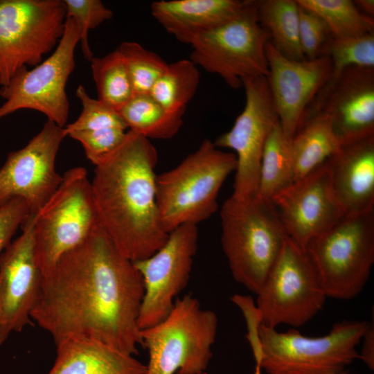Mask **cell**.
<instances>
[{"label":"cell","mask_w":374,"mask_h":374,"mask_svg":"<svg viewBox=\"0 0 374 374\" xmlns=\"http://www.w3.org/2000/svg\"><path fill=\"white\" fill-rule=\"evenodd\" d=\"M143 296L140 272L99 225L42 275L30 317L55 342L82 337L133 356Z\"/></svg>","instance_id":"obj_1"},{"label":"cell","mask_w":374,"mask_h":374,"mask_svg":"<svg viewBox=\"0 0 374 374\" xmlns=\"http://www.w3.org/2000/svg\"><path fill=\"white\" fill-rule=\"evenodd\" d=\"M157 161L150 139L127 130L120 146L96 166L91 181L100 225L132 262L154 253L169 236L157 202Z\"/></svg>","instance_id":"obj_2"},{"label":"cell","mask_w":374,"mask_h":374,"mask_svg":"<svg viewBox=\"0 0 374 374\" xmlns=\"http://www.w3.org/2000/svg\"><path fill=\"white\" fill-rule=\"evenodd\" d=\"M221 244L235 281L256 294L287 235L271 201L231 196L220 211Z\"/></svg>","instance_id":"obj_3"},{"label":"cell","mask_w":374,"mask_h":374,"mask_svg":"<svg viewBox=\"0 0 374 374\" xmlns=\"http://www.w3.org/2000/svg\"><path fill=\"white\" fill-rule=\"evenodd\" d=\"M235 168L234 153L204 140L177 166L157 175V206L166 232L211 217L218 208L219 191Z\"/></svg>","instance_id":"obj_4"},{"label":"cell","mask_w":374,"mask_h":374,"mask_svg":"<svg viewBox=\"0 0 374 374\" xmlns=\"http://www.w3.org/2000/svg\"><path fill=\"white\" fill-rule=\"evenodd\" d=\"M216 314L201 307L191 294L177 298L169 314L141 330V346L149 355L146 374H199L213 356L217 330Z\"/></svg>","instance_id":"obj_5"},{"label":"cell","mask_w":374,"mask_h":374,"mask_svg":"<svg viewBox=\"0 0 374 374\" xmlns=\"http://www.w3.org/2000/svg\"><path fill=\"white\" fill-rule=\"evenodd\" d=\"M366 321H341L321 337L303 335L296 329L280 332L258 328L262 369L267 374H332L342 372L359 358L357 346L370 326Z\"/></svg>","instance_id":"obj_6"},{"label":"cell","mask_w":374,"mask_h":374,"mask_svg":"<svg viewBox=\"0 0 374 374\" xmlns=\"http://www.w3.org/2000/svg\"><path fill=\"white\" fill-rule=\"evenodd\" d=\"M326 295L349 300L363 290L374 262V210L345 215L305 249Z\"/></svg>","instance_id":"obj_7"},{"label":"cell","mask_w":374,"mask_h":374,"mask_svg":"<svg viewBox=\"0 0 374 374\" xmlns=\"http://www.w3.org/2000/svg\"><path fill=\"white\" fill-rule=\"evenodd\" d=\"M99 225L87 170L80 166L68 170L55 193L35 215V255L42 275Z\"/></svg>","instance_id":"obj_8"},{"label":"cell","mask_w":374,"mask_h":374,"mask_svg":"<svg viewBox=\"0 0 374 374\" xmlns=\"http://www.w3.org/2000/svg\"><path fill=\"white\" fill-rule=\"evenodd\" d=\"M270 40L259 22L255 1L246 0L235 17L193 42L190 60L238 89L244 78L267 76L266 46Z\"/></svg>","instance_id":"obj_9"},{"label":"cell","mask_w":374,"mask_h":374,"mask_svg":"<svg viewBox=\"0 0 374 374\" xmlns=\"http://www.w3.org/2000/svg\"><path fill=\"white\" fill-rule=\"evenodd\" d=\"M256 295L260 324L270 328L304 325L327 298L305 250L288 236Z\"/></svg>","instance_id":"obj_10"},{"label":"cell","mask_w":374,"mask_h":374,"mask_svg":"<svg viewBox=\"0 0 374 374\" xmlns=\"http://www.w3.org/2000/svg\"><path fill=\"white\" fill-rule=\"evenodd\" d=\"M66 19L64 0H0V82L54 51Z\"/></svg>","instance_id":"obj_11"},{"label":"cell","mask_w":374,"mask_h":374,"mask_svg":"<svg viewBox=\"0 0 374 374\" xmlns=\"http://www.w3.org/2000/svg\"><path fill=\"white\" fill-rule=\"evenodd\" d=\"M78 43L77 25L66 18L64 33L51 55L30 70L21 68L7 85L1 87L0 96L6 102L0 106V119L17 110L33 109L64 127L69 112L66 85L75 66Z\"/></svg>","instance_id":"obj_12"},{"label":"cell","mask_w":374,"mask_h":374,"mask_svg":"<svg viewBox=\"0 0 374 374\" xmlns=\"http://www.w3.org/2000/svg\"><path fill=\"white\" fill-rule=\"evenodd\" d=\"M245 105L233 127L213 142L220 148H230L236 157L233 192L235 199L256 197L262 154L266 140L279 121L266 77L242 80Z\"/></svg>","instance_id":"obj_13"},{"label":"cell","mask_w":374,"mask_h":374,"mask_svg":"<svg viewBox=\"0 0 374 374\" xmlns=\"http://www.w3.org/2000/svg\"><path fill=\"white\" fill-rule=\"evenodd\" d=\"M197 244V225L184 224L171 231L154 253L133 262L144 284L138 319L140 330L159 323L169 314L189 281Z\"/></svg>","instance_id":"obj_14"},{"label":"cell","mask_w":374,"mask_h":374,"mask_svg":"<svg viewBox=\"0 0 374 374\" xmlns=\"http://www.w3.org/2000/svg\"><path fill=\"white\" fill-rule=\"evenodd\" d=\"M64 127L48 121L22 148L10 152L0 168V204L21 198L36 215L59 186L57 154L66 136Z\"/></svg>","instance_id":"obj_15"},{"label":"cell","mask_w":374,"mask_h":374,"mask_svg":"<svg viewBox=\"0 0 374 374\" xmlns=\"http://www.w3.org/2000/svg\"><path fill=\"white\" fill-rule=\"evenodd\" d=\"M35 215L21 224V233L0 253V345L12 332L32 325L42 273L34 238Z\"/></svg>","instance_id":"obj_16"},{"label":"cell","mask_w":374,"mask_h":374,"mask_svg":"<svg viewBox=\"0 0 374 374\" xmlns=\"http://www.w3.org/2000/svg\"><path fill=\"white\" fill-rule=\"evenodd\" d=\"M270 201L287 236L304 249L345 215L335 196L326 161Z\"/></svg>","instance_id":"obj_17"},{"label":"cell","mask_w":374,"mask_h":374,"mask_svg":"<svg viewBox=\"0 0 374 374\" xmlns=\"http://www.w3.org/2000/svg\"><path fill=\"white\" fill-rule=\"evenodd\" d=\"M271 98L284 134L290 139L304 118L307 109L332 75L327 55L294 60L283 55L269 41L266 46Z\"/></svg>","instance_id":"obj_18"},{"label":"cell","mask_w":374,"mask_h":374,"mask_svg":"<svg viewBox=\"0 0 374 374\" xmlns=\"http://www.w3.org/2000/svg\"><path fill=\"white\" fill-rule=\"evenodd\" d=\"M308 112L329 117L341 145L374 135V69L348 67L332 75Z\"/></svg>","instance_id":"obj_19"},{"label":"cell","mask_w":374,"mask_h":374,"mask_svg":"<svg viewBox=\"0 0 374 374\" xmlns=\"http://www.w3.org/2000/svg\"><path fill=\"white\" fill-rule=\"evenodd\" d=\"M326 163L345 215L374 210V135L341 145Z\"/></svg>","instance_id":"obj_20"},{"label":"cell","mask_w":374,"mask_h":374,"mask_svg":"<svg viewBox=\"0 0 374 374\" xmlns=\"http://www.w3.org/2000/svg\"><path fill=\"white\" fill-rule=\"evenodd\" d=\"M245 1L162 0L152 2L150 10L168 33L190 45L201 34L235 17Z\"/></svg>","instance_id":"obj_21"},{"label":"cell","mask_w":374,"mask_h":374,"mask_svg":"<svg viewBox=\"0 0 374 374\" xmlns=\"http://www.w3.org/2000/svg\"><path fill=\"white\" fill-rule=\"evenodd\" d=\"M56 358L48 374H146L147 366L109 345L82 337L55 342Z\"/></svg>","instance_id":"obj_22"},{"label":"cell","mask_w":374,"mask_h":374,"mask_svg":"<svg viewBox=\"0 0 374 374\" xmlns=\"http://www.w3.org/2000/svg\"><path fill=\"white\" fill-rule=\"evenodd\" d=\"M329 117L319 112H306L290 140L294 181L325 162L340 148Z\"/></svg>","instance_id":"obj_23"},{"label":"cell","mask_w":374,"mask_h":374,"mask_svg":"<svg viewBox=\"0 0 374 374\" xmlns=\"http://www.w3.org/2000/svg\"><path fill=\"white\" fill-rule=\"evenodd\" d=\"M260 25L269 33L270 42L285 57L306 60L299 41V11L296 0L255 1Z\"/></svg>","instance_id":"obj_24"},{"label":"cell","mask_w":374,"mask_h":374,"mask_svg":"<svg viewBox=\"0 0 374 374\" xmlns=\"http://www.w3.org/2000/svg\"><path fill=\"white\" fill-rule=\"evenodd\" d=\"M127 130L148 139H168L183 124L184 114L171 113L149 93H134L118 110Z\"/></svg>","instance_id":"obj_25"},{"label":"cell","mask_w":374,"mask_h":374,"mask_svg":"<svg viewBox=\"0 0 374 374\" xmlns=\"http://www.w3.org/2000/svg\"><path fill=\"white\" fill-rule=\"evenodd\" d=\"M290 139L279 121L269 134L262 152L256 197L265 201L294 182Z\"/></svg>","instance_id":"obj_26"},{"label":"cell","mask_w":374,"mask_h":374,"mask_svg":"<svg viewBox=\"0 0 374 374\" xmlns=\"http://www.w3.org/2000/svg\"><path fill=\"white\" fill-rule=\"evenodd\" d=\"M199 81L197 65L190 59H181L168 64L149 94L169 112L184 114L197 91Z\"/></svg>","instance_id":"obj_27"},{"label":"cell","mask_w":374,"mask_h":374,"mask_svg":"<svg viewBox=\"0 0 374 374\" xmlns=\"http://www.w3.org/2000/svg\"><path fill=\"white\" fill-rule=\"evenodd\" d=\"M324 21L331 37L341 39L374 32L373 17L362 13L350 0H296Z\"/></svg>","instance_id":"obj_28"},{"label":"cell","mask_w":374,"mask_h":374,"mask_svg":"<svg viewBox=\"0 0 374 374\" xmlns=\"http://www.w3.org/2000/svg\"><path fill=\"white\" fill-rule=\"evenodd\" d=\"M90 62L98 99L118 112L134 95L123 56L116 49Z\"/></svg>","instance_id":"obj_29"},{"label":"cell","mask_w":374,"mask_h":374,"mask_svg":"<svg viewBox=\"0 0 374 374\" xmlns=\"http://www.w3.org/2000/svg\"><path fill=\"white\" fill-rule=\"evenodd\" d=\"M117 49L125 60L134 93H149L168 63L136 42H123Z\"/></svg>","instance_id":"obj_30"},{"label":"cell","mask_w":374,"mask_h":374,"mask_svg":"<svg viewBox=\"0 0 374 374\" xmlns=\"http://www.w3.org/2000/svg\"><path fill=\"white\" fill-rule=\"evenodd\" d=\"M323 55L329 57L333 75L348 67L374 69V32L341 39L330 37Z\"/></svg>","instance_id":"obj_31"},{"label":"cell","mask_w":374,"mask_h":374,"mask_svg":"<svg viewBox=\"0 0 374 374\" xmlns=\"http://www.w3.org/2000/svg\"><path fill=\"white\" fill-rule=\"evenodd\" d=\"M75 94L82 105V109L74 122L64 127L66 135L73 132L107 128L128 130L117 110L98 98H91L82 84L78 87Z\"/></svg>","instance_id":"obj_32"},{"label":"cell","mask_w":374,"mask_h":374,"mask_svg":"<svg viewBox=\"0 0 374 374\" xmlns=\"http://www.w3.org/2000/svg\"><path fill=\"white\" fill-rule=\"evenodd\" d=\"M66 18L73 19L79 32V43L84 58L93 57L88 32L113 17V12L100 0H64Z\"/></svg>","instance_id":"obj_33"},{"label":"cell","mask_w":374,"mask_h":374,"mask_svg":"<svg viewBox=\"0 0 374 374\" xmlns=\"http://www.w3.org/2000/svg\"><path fill=\"white\" fill-rule=\"evenodd\" d=\"M127 132L119 128H107L73 132L67 136L82 145L87 158L96 166L120 146Z\"/></svg>","instance_id":"obj_34"},{"label":"cell","mask_w":374,"mask_h":374,"mask_svg":"<svg viewBox=\"0 0 374 374\" xmlns=\"http://www.w3.org/2000/svg\"><path fill=\"white\" fill-rule=\"evenodd\" d=\"M299 41L306 60L323 55L324 48L331 37L324 21L314 12L300 6Z\"/></svg>","instance_id":"obj_35"},{"label":"cell","mask_w":374,"mask_h":374,"mask_svg":"<svg viewBox=\"0 0 374 374\" xmlns=\"http://www.w3.org/2000/svg\"><path fill=\"white\" fill-rule=\"evenodd\" d=\"M30 215L25 200L13 198L0 204V253L12 242L17 230Z\"/></svg>","instance_id":"obj_36"},{"label":"cell","mask_w":374,"mask_h":374,"mask_svg":"<svg viewBox=\"0 0 374 374\" xmlns=\"http://www.w3.org/2000/svg\"><path fill=\"white\" fill-rule=\"evenodd\" d=\"M362 348L359 353L360 358L366 365L373 370L374 368V327L370 325L362 337Z\"/></svg>","instance_id":"obj_37"},{"label":"cell","mask_w":374,"mask_h":374,"mask_svg":"<svg viewBox=\"0 0 374 374\" xmlns=\"http://www.w3.org/2000/svg\"><path fill=\"white\" fill-rule=\"evenodd\" d=\"M358 10L365 15L373 17L374 14L373 0H358L354 1Z\"/></svg>","instance_id":"obj_38"},{"label":"cell","mask_w":374,"mask_h":374,"mask_svg":"<svg viewBox=\"0 0 374 374\" xmlns=\"http://www.w3.org/2000/svg\"><path fill=\"white\" fill-rule=\"evenodd\" d=\"M255 371L253 374H262V367L259 360H256Z\"/></svg>","instance_id":"obj_39"},{"label":"cell","mask_w":374,"mask_h":374,"mask_svg":"<svg viewBox=\"0 0 374 374\" xmlns=\"http://www.w3.org/2000/svg\"><path fill=\"white\" fill-rule=\"evenodd\" d=\"M332 374H346V373H344V372H339V373H335Z\"/></svg>","instance_id":"obj_40"},{"label":"cell","mask_w":374,"mask_h":374,"mask_svg":"<svg viewBox=\"0 0 374 374\" xmlns=\"http://www.w3.org/2000/svg\"><path fill=\"white\" fill-rule=\"evenodd\" d=\"M199 374H207V373L204 372V373H199Z\"/></svg>","instance_id":"obj_41"},{"label":"cell","mask_w":374,"mask_h":374,"mask_svg":"<svg viewBox=\"0 0 374 374\" xmlns=\"http://www.w3.org/2000/svg\"><path fill=\"white\" fill-rule=\"evenodd\" d=\"M1 82H0V89H1Z\"/></svg>","instance_id":"obj_42"}]
</instances>
